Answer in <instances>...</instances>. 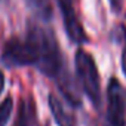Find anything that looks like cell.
Listing matches in <instances>:
<instances>
[{"label": "cell", "mask_w": 126, "mask_h": 126, "mask_svg": "<svg viewBox=\"0 0 126 126\" xmlns=\"http://www.w3.org/2000/svg\"><path fill=\"white\" fill-rule=\"evenodd\" d=\"M27 37L36 50V67L47 77L58 79L64 71L62 55L58 42L50 28L43 25H30L27 30Z\"/></svg>", "instance_id": "cell-1"}, {"label": "cell", "mask_w": 126, "mask_h": 126, "mask_svg": "<svg viewBox=\"0 0 126 126\" xmlns=\"http://www.w3.org/2000/svg\"><path fill=\"white\" fill-rule=\"evenodd\" d=\"M76 64V73L77 79L82 85L83 92L89 98V101L94 104V107H99L101 104V86H99V74L96 64L88 52L79 49L74 56Z\"/></svg>", "instance_id": "cell-2"}, {"label": "cell", "mask_w": 126, "mask_h": 126, "mask_svg": "<svg viewBox=\"0 0 126 126\" xmlns=\"http://www.w3.org/2000/svg\"><path fill=\"white\" fill-rule=\"evenodd\" d=\"M2 59L6 65H36V50L30 39H12L5 45Z\"/></svg>", "instance_id": "cell-3"}, {"label": "cell", "mask_w": 126, "mask_h": 126, "mask_svg": "<svg viewBox=\"0 0 126 126\" xmlns=\"http://www.w3.org/2000/svg\"><path fill=\"white\" fill-rule=\"evenodd\" d=\"M126 91L117 79H110L107 86V119L113 126H125Z\"/></svg>", "instance_id": "cell-4"}, {"label": "cell", "mask_w": 126, "mask_h": 126, "mask_svg": "<svg viewBox=\"0 0 126 126\" xmlns=\"http://www.w3.org/2000/svg\"><path fill=\"white\" fill-rule=\"evenodd\" d=\"M56 2H58L59 11L62 15V21H64V27H65V31H67L70 40L77 45L86 43L88 37H86V33L76 15L73 0H56Z\"/></svg>", "instance_id": "cell-5"}, {"label": "cell", "mask_w": 126, "mask_h": 126, "mask_svg": "<svg viewBox=\"0 0 126 126\" xmlns=\"http://www.w3.org/2000/svg\"><path fill=\"white\" fill-rule=\"evenodd\" d=\"M49 108L58 126H77L74 114L62 104V101L58 96L49 95Z\"/></svg>", "instance_id": "cell-6"}, {"label": "cell", "mask_w": 126, "mask_h": 126, "mask_svg": "<svg viewBox=\"0 0 126 126\" xmlns=\"http://www.w3.org/2000/svg\"><path fill=\"white\" fill-rule=\"evenodd\" d=\"M14 126H36V108L31 99H22Z\"/></svg>", "instance_id": "cell-7"}, {"label": "cell", "mask_w": 126, "mask_h": 126, "mask_svg": "<svg viewBox=\"0 0 126 126\" xmlns=\"http://www.w3.org/2000/svg\"><path fill=\"white\" fill-rule=\"evenodd\" d=\"M27 5L42 18V19H49L50 18V5L49 0H25Z\"/></svg>", "instance_id": "cell-8"}, {"label": "cell", "mask_w": 126, "mask_h": 126, "mask_svg": "<svg viewBox=\"0 0 126 126\" xmlns=\"http://www.w3.org/2000/svg\"><path fill=\"white\" fill-rule=\"evenodd\" d=\"M12 110H14V101L11 96H8L6 99H3L0 102V126L8 125L11 114H12Z\"/></svg>", "instance_id": "cell-9"}, {"label": "cell", "mask_w": 126, "mask_h": 126, "mask_svg": "<svg viewBox=\"0 0 126 126\" xmlns=\"http://www.w3.org/2000/svg\"><path fill=\"white\" fill-rule=\"evenodd\" d=\"M108 2H110V6H111V9L114 12H119L122 9V2L123 0H108Z\"/></svg>", "instance_id": "cell-10"}, {"label": "cell", "mask_w": 126, "mask_h": 126, "mask_svg": "<svg viewBox=\"0 0 126 126\" xmlns=\"http://www.w3.org/2000/svg\"><path fill=\"white\" fill-rule=\"evenodd\" d=\"M122 67H123V73L126 76V46H125L123 53H122Z\"/></svg>", "instance_id": "cell-11"}, {"label": "cell", "mask_w": 126, "mask_h": 126, "mask_svg": "<svg viewBox=\"0 0 126 126\" xmlns=\"http://www.w3.org/2000/svg\"><path fill=\"white\" fill-rule=\"evenodd\" d=\"M3 89H5V76H3L2 71H0V94L3 92Z\"/></svg>", "instance_id": "cell-12"}, {"label": "cell", "mask_w": 126, "mask_h": 126, "mask_svg": "<svg viewBox=\"0 0 126 126\" xmlns=\"http://www.w3.org/2000/svg\"><path fill=\"white\" fill-rule=\"evenodd\" d=\"M8 2V0H0V3H6Z\"/></svg>", "instance_id": "cell-13"}, {"label": "cell", "mask_w": 126, "mask_h": 126, "mask_svg": "<svg viewBox=\"0 0 126 126\" xmlns=\"http://www.w3.org/2000/svg\"><path fill=\"white\" fill-rule=\"evenodd\" d=\"M110 126H113V125H110Z\"/></svg>", "instance_id": "cell-14"}]
</instances>
